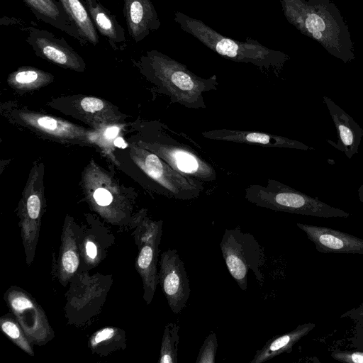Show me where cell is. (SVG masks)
<instances>
[{
	"mask_svg": "<svg viewBox=\"0 0 363 363\" xmlns=\"http://www.w3.org/2000/svg\"><path fill=\"white\" fill-rule=\"evenodd\" d=\"M145 73L155 82L172 102L187 108H206L203 93L218 89L216 74L201 77L187 67L157 50L147 51L141 57Z\"/></svg>",
	"mask_w": 363,
	"mask_h": 363,
	"instance_id": "obj_1",
	"label": "cell"
},
{
	"mask_svg": "<svg viewBox=\"0 0 363 363\" xmlns=\"http://www.w3.org/2000/svg\"><path fill=\"white\" fill-rule=\"evenodd\" d=\"M174 21L182 30L205 46L234 62L250 63L259 68L269 69L281 67L286 59L284 53L269 49L256 40L247 38L245 41H239L227 38L202 21L180 11L174 13Z\"/></svg>",
	"mask_w": 363,
	"mask_h": 363,
	"instance_id": "obj_2",
	"label": "cell"
},
{
	"mask_svg": "<svg viewBox=\"0 0 363 363\" xmlns=\"http://www.w3.org/2000/svg\"><path fill=\"white\" fill-rule=\"evenodd\" d=\"M245 197L259 207L277 211L322 217L347 216L343 211L319 204L272 179H267L265 186L249 185Z\"/></svg>",
	"mask_w": 363,
	"mask_h": 363,
	"instance_id": "obj_3",
	"label": "cell"
},
{
	"mask_svg": "<svg viewBox=\"0 0 363 363\" xmlns=\"http://www.w3.org/2000/svg\"><path fill=\"white\" fill-rule=\"evenodd\" d=\"M220 247L229 273L242 290H247L250 269L259 286L263 285L261 267L265 262L264 250L252 234L242 232L240 227L226 229Z\"/></svg>",
	"mask_w": 363,
	"mask_h": 363,
	"instance_id": "obj_4",
	"label": "cell"
},
{
	"mask_svg": "<svg viewBox=\"0 0 363 363\" xmlns=\"http://www.w3.org/2000/svg\"><path fill=\"white\" fill-rule=\"evenodd\" d=\"M111 275L78 272L65 294V317L69 324L83 325L97 315L112 284Z\"/></svg>",
	"mask_w": 363,
	"mask_h": 363,
	"instance_id": "obj_5",
	"label": "cell"
},
{
	"mask_svg": "<svg viewBox=\"0 0 363 363\" xmlns=\"http://www.w3.org/2000/svg\"><path fill=\"white\" fill-rule=\"evenodd\" d=\"M134 221L133 235L138 249L135 267L142 279L143 299L149 305L159 283L157 264L162 235V220L153 221L140 217Z\"/></svg>",
	"mask_w": 363,
	"mask_h": 363,
	"instance_id": "obj_6",
	"label": "cell"
},
{
	"mask_svg": "<svg viewBox=\"0 0 363 363\" xmlns=\"http://www.w3.org/2000/svg\"><path fill=\"white\" fill-rule=\"evenodd\" d=\"M4 298L33 345L43 346L54 338V330L44 310L29 293L11 286Z\"/></svg>",
	"mask_w": 363,
	"mask_h": 363,
	"instance_id": "obj_7",
	"label": "cell"
},
{
	"mask_svg": "<svg viewBox=\"0 0 363 363\" xmlns=\"http://www.w3.org/2000/svg\"><path fill=\"white\" fill-rule=\"evenodd\" d=\"M158 277L170 309L179 313L186 306L191 289L184 263L177 250L168 249L161 254Z\"/></svg>",
	"mask_w": 363,
	"mask_h": 363,
	"instance_id": "obj_8",
	"label": "cell"
},
{
	"mask_svg": "<svg viewBox=\"0 0 363 363\" xmlns=\"http://www.w3.org/2000/svg\"><path fill=\"white\" fill-rule=\"evenodd\" d=\"M28 32L26 41L38 56L72 69L84 68L82 58L63 38L35 27L28 28Z\"/></svg>",
	"mask_w": 363,
	"mask_h": 363,
	"instance_id": "obj_9",
	"label": "cell"
},
{
	"mask_svg": "<svg viewBox=\"0 0 363 363\" xmlns=\"http://www.w3.org/2000/svg\"><path fill=\"white\" fill-rule=\"evenodd\" d=\"M296 225L320 252L363 254V239L326 227Z\"/></svg>",
	"mask_w": 363,
	"mask_h": 363,
	"instance_id": "obj_10",
	"label": "cell"
},
{
	"mask_svg": "<svg viewBox=\"0 0 363 363\" xmlns=\"http://www.w3.org/2000/svg\"><path fill=\"white\" fill-rule=\"evenodd\" d=\"M79 232L73 221L65 220L56 267L57 278L63 286L69 284L79 272L81 264Z\"/></svg>",
	"mask_w": 363,
	"mask_h": 363,
	"instance_id": "obj_11",
	"label": "cell"
},
{
	"mask_svg": "<svg viewBox=\"0 0 363 363\" xmlns=\"http://www.w3.org/2000/svg\"><path fill=\"white\" fill-rule=\"evenodd\" d=\"M123 15L128 35L136 43L143 40L161 26L151 0H123Z\"/></svg>",
	"mask_w": 363,
	"mask_h": 363,
	"instance_id": "obj_12",
	"label": "cell"
},
{
	"mask_svg": "<svg viewBox=\"0 0 363 363\" xmlns=\"http://www.w3.org/2000/svg\"><path fill=\"white\" fill-rule=\"evenodd\" d=\"M35 17L68 34L84 45L87 42L69 18L58 0H22Z\"/></svg>",
	"mask_w": 363,
	"mask_h": 363,
	"instance_id": "obj_13",
	"label": "cell"
},
{
	"mask_svg": "<svg viewBox=\"0 0 363 363\" xmlns=\"http://www.w3.org/2000/svg\"><path fill=\"white\" fill-rule=\"evenodd\" d=\"M201 135L209 140L257 145L266 147H285L294 145L291 140L281 136L255 130L218 128L203 131Z\"/></svg>",
	"mask_w": 363,
	"mask_h": 363,
	"instance_id": "obj_14",
	"label": "cell"
},
{
	"mask_svg": "<svg viewBox=\"0 0 363 363\" xmlns=\"http://www.w3.org/2000/svg\"><path fill=\"white\" fill-rule=\"evenodd\" d=\"M91 19L98 31L108 40L113 48L126 40L125 30L116 16L99 0H84Z\"/></svg>",
	"mask_w": 363,
	"mask_h": 363,
	"instance_id": "obj_15",
	"label": "cell"
},
{
	"mask_svg": "<svg viewBox=\"0 0 363 363\" xmlns=\"http://www.w3.org/2000/svg\"><path fill=\"white\" fill-rule=\"evenodd\" d=\"M315 326L314 323H303L290 332L273 337L260 350L257 351L250 363H262L282 353L291 352L293 346L308 335Z\"/></svg>",
	"mask_w": 363,
	"mask_h": 363,
	"instance_id": "obj_16",
	"label": "cell"
},
{
	"mask_svg": "<svg viewBox=\"0 0 363 363\" xmlns=\"http://www.w3.org/2000/svg\"><path fill=\"white\" fill-rule=\"evenodd\" d=\"M88 347L100 357L126 347L125 332L117 327L107 326L94 332L89 338Z\"/></svg>",
	"mask_w": 363,
	"mask_h": 363,
	"instance_id": "obj_17",
	"label": "cell"
},
{
	"mask_svg": "<svg viewBox=\"0 0 363 363\" xmlns=\"http://www.w3.org/2000/svg\"><path fill=\"white\" fill-rule=\"evenodd\" d=\"M81 35L89 43L96 45L99 38L85 4L81 0H58Z\"/></svg>",
	"mask_w": 363,
	"mask_h": 363,
	"instance_id": "obj_18",
	"label": "cell"
},
{
	"mask_svg": "<svg viewBox=\"0 0 363 363\" xmlns=\"http://www.w3.org/2000/svg\"><path fill=\"white\" fill-rule=\"evenodd\" d=\"M95 230H79V244L81 258L85 267L90 269L96 267L105 257L108 246V242H104L101 236Z\"/></svg>",
	"mask_w": 363,
	"mask_h": 363,
	"instance_id": "obj_19",
	"label": "cell"
},
{
	"mask_svg": "<svg viewBox=\"0 0 363 363\" xmlns=\"http://www.w3.org/2000/svg\"><path fill=\"white\" fill-rule=\"evenodd\" d=\"M10 313L1 317V330L21 350L30 356H34L35 352L32 347L33 345L29 341L14 315L12 313L11 315Z\"/></svg>",
	"mask_w": 363,
	"mask_h": 363,
	"instance_id": "obj_20",
	"label": "cell"
},
{
	"mask_svg": "<svg viewBox=\"0 0 363 363\" xmlns=\"http://www.w3.org/2000/svg\"><path fill=\"white\" fill-rule=\"evenodd\" d=\"M180 326L175 323L165 325L162 338L159 363L178 362V343Z\"/></svg>",
	"mask_w": 363,
	"mask_h": 363,
	"instance_id": "obj_21",
	"label": "cell"
},
{
	"mask_svg": "<svg viewBox=\"0 0 363 363\" xmlns=\"http://www.w3.org/2000/svg\"><path fill=\"white\" fill-rule=\"evenodd\" d=\"M218 346L216 335L211 332L204 340L196 363H214Z\"/></svg>",
	"mask_w": 363,
	"mask_h": 363,
	"instance_id": "obj_22",
	"label": "cell"
},
{
	"mask_svg": "<svg viewBox=\"0 0 363 363\" xmlns=\"http://www.w3.org/2000/svg\"><path fill=\"white\" fill-rule=\"evenodd\" d=\"M304 19L299 18H291L288 20L297 26L303 23L306 30L311 34L316 31H323L325 29V23L321 17L315 13H308Z\"/></svg>",
	"mask_w": 363,
	"mask_h": 363,
	"instance_id": "obj_23",
	"label": "cell"
},
{
	"mask_svg": "<svg viewBox=\"0 0 363 363\" xmlns=\"http://www.w3.org/2000/svg\"><path fill=\"white\" fill-rule=\"evenodd\" d=\"M12 77L16 83L27 85L43 80L45 77H47V74L43 73L40 70L27 68L18 70Z\"/></svg>",
	"mask_w": 363,
	"mask_h": 363,
	"instance_id": "obj_24",
	"label": "cell"
},
{
	"mask_svg": "<svg viewBox=\"0 0 363 363\" xmlns=\"http://www.w3.org/2000/svg\"><path fill=\"white\" fill-rule=\"evenodd\" d=\"M333 359L346 363H363V352L334 351Z\"/></svg>",
	"mask_w": 363,
	"mask_h": 363,
	"instance_id": "obj_25",
	"label": "cell"
},
{
	"mask_svg": "<svg viewBox=\"0 0 363 363\" xmlns=\"http://www.w3.org/2000/svg\"><path fill=\"white\" fill-rule=\"evenodd\" d=\"M81 106L85 111L94 113L104 107V103L98 98L86 97L82 100Z\"/></svg>",
	"mask_w": 363,
	"mask_h": 363,
	"instance_id": "obj_26",
	"label": "cell"
},
{
	"mask_svg": "<svg viewBox=\"0 0 363 363\" xmlns=\"http://www.w3.org/2000/svg\"><path fill=\"white\" fill-rule=\"evenodd\" d=\"M94 198L96 203L100 206H107L113 201L111 193L102 188H99L94 191Z\"/></svg>",
	"mask_w": 363,
	"mask_h": 363,
	"instance_id": "obj_27",
	"label": "cell"
},
{
	"mask_svg": "<svg viewBox=\"0 0 363 363\" xmlns=\"http://www.w3.org/2000/svg\"><path fill=\"white\" fill-rule=\"evenodd\" d=\"M37 123L40 127L49 131L62 132L65 130L63 128H61V124H59L56 120L48 116L39 118L37 121Z\"/></svg>",
	"mask_w": 363,
	"mask_h": 363,
	"instance_id": "obj_28",
	"label": "cell"
},
{
	"mask_svg": "<svg viewBox=\"0 0 363 363\" xmlns=\"http://www.w3.org/2000/svg\"><path fill=\"white\" fill-rule=\"evenodd\" d=\"M341 139L345 145H350L352 143L353 135L351 130L345 125L339 126Z\"/></svg>",
	"mask_w": 363,
	"mask_h": 363,
	"instance_id": "obj_29",
	"label": "cell"
},
{
	"mask_svg": "<svg viewBox=\"0 0 363 363\" xmlns=\"http://www.w3.org/2000/svg\"><path fill=\"white\" fill-rule=\"evenodd\" d=\"M118 130V128L117 127H111L106 130L105 135L108 138H113L116 136Z\"/></svg>",
	"mask_w": 363,
	"mask_h": 363,
	"instance_id": "obj_30",
	"label": "cell"
},
{
	"mask_svg": "<svg viewBox=\"0 0 363 363\" xmlns=\"http://www.w3.org/2000/svg\"><path fill=\"white\" fill-rule=\"evenodd\" d=\"M114 145L120 148H125L127 146L126 143L121 138H116L114 140Z\"/></svg>",
	"mask_w": 363,
	"mask_h": 363,
	"instance_id": "obj_31",
	"label": "cell"
},
{
	"mask_svg": "<svg viewBox=\"0 0 363 363\" xmlns=\"http://www.w3.org/2000/svg\"><path fill=\"white\" fill-rule=\"evenodd\" d=\"M312 35L316 40H319L322 38V34H321L320 31L314 32L312 33Z\"/></svg>",
	"mask_w": 363,
	"mask_h": 363,
	"instance_id": "obj_32",
	"label": "cell"
},
{
	"mask_svg": "<svg viewBox=\"0 0 363 363\" xmlns=\"http://www.w3.org/2000/svg\"><path fill=\"white\" fill-rule=\"evenodd\" d=\"M359 309H361V310H362V313H363V304H362V306H361V307L359 308Z\"/></svg>",
	"mask_w": 363,
	"mask_h": 363,
	"instance_id": "obj_33",
	"label": "cell"
}]
</instances>
